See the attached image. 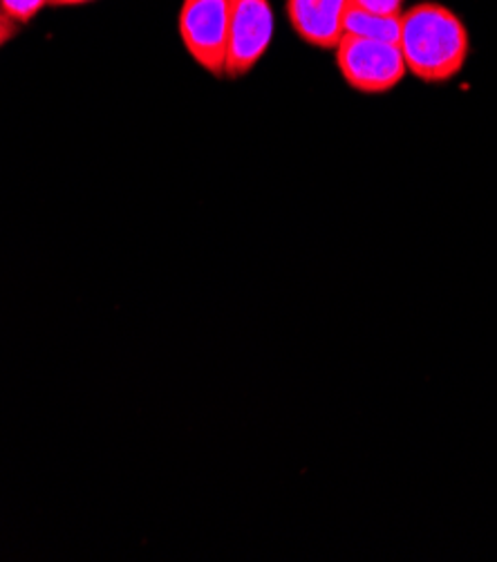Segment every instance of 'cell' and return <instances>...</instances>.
I'll use <instances>...</instances> for the list:
<instances>
[{"label":"cell","instance_id":"6","mask_svg":"<svg viewBox=\"0 0 497 562\" xmlns=\"http://www.w3.org/2000/svg\"><path fill=\"white\" fill-rule=\"evenodd\" d=\"M399 32H402V16H379V14L363 12L354 5L348 8L346 34L399 43Z\"/></svg>","mask_w":497,"mask_h":562},{"label":"cell","instance_id":"7","mask_svg":"<svg viewBox=\"0 0 497 562\" xmlns=\"http://www.w3.org/2000/svg\"><path fill=\"white\" fill-rule=\"evenodd\" d=\"M49 5V0H0V10L19 25L30 23L43 8Z\"/></svg>","mask_w":497,"mask_h":562},{"label":"cell","instance_id":"8","mask_svg":"<svg viewBox=\"0 0 497 562\" xmlns=\"http://www.w3.org/2000/svg\"><path fill=\"white\" fill-rule=\"evenodd\" d=\"M404 3L406 0H350V5L379 16H402Z\"/></svg>","mask_w":497,"mask_h":562},{"label":"cell","instance_id":"4","mask_svg":"<svg viewBox=\"0 0 497 562\" xmlns=\"http://www.w3.org/2000/svg\"><path fill=\"white\" fill-rule=\"evenodd\" d=\"M273 8L269 0H229V43L225 77L249 75L273 38Z\"/></svg>","mask_w":497,"mask_h":562},{"label":"cell","instance_id":"5","mask_svg":"<svg viewBox=\"0 0 497 562\" xmlns=\"http://www.w3.org/2000/svg\"><path fill=\"white\" fill-rule=\"evenodd\" d=\"M348 8L350 0H287V16L305 43L337 49L346 34Z\"/></svg>","mask_w":497,"mask_h":562},{"label":"cell","instance_id":"10","mask_svg":"<svg viewBox=\"0 0 497 562\" xmlns=\"http://www.w3.org/2000/svg\"><path fill=\"white\" fill-rule=\"evenodd\" d=\"M92 3V0H49L52 8H72V5H86Z\"/></svg>","mask_w":497,"mask_h":562},{"label":"cell","instance_id":"2","mask_svg":"<svg viewBox=\"0 0 497 562\" xmlns=\"http://www.w3.org/2000/svg\"><path fill=\"white\" fill-rule=\"evenodd\" d=\"M337 68L361 94L393 92L408 75L399 43L343 34L337 45Z\"/></svg>","mask_w":497,"mask_h":562},{"label":"cell","instance_id":"3","mask_svg":"<svg viewBox=\"0 0 497 562\" xmlns=\"http://www.w3.org/2000/svg\"><path fill=\"white\" fill-rule=\"evenodd\" d=\"M180 36L191 59L213 77H225L229 0H184Z\"/></svg>","mask_w":497,"mask_h":562},{"label":"cell","instance_id":"9","mask_svg":"<svg viewBox=\"0 0 497 562\" xmlns=\"http://www.w3.org/2000/svg\"><path fill=\"white\" fill-rule=\"evenodd\" d=\"M16 34H19V23L14 19H10L3 10H0V47L10 43Z\"/></svg>","mask_w":497,"mask_h":562},{"label":"cell","instance_id":"1","mask_svg":"<svg viewBox=\"0 0 497 562\" xmlns=\"http://www.w3.org/2000/svg\"><path fill=\"white\" fill-rule=\"evenodd\" d=\"M399 47L413 77L447 83L468 64L471 34L453 10L426 0L402 14Z\"/></svg>","mask_w":497,"mask_h":562}]
</instances>
